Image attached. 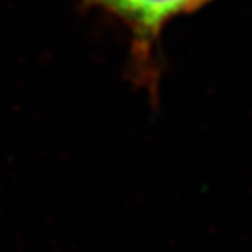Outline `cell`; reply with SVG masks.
Returning a JSON list of instances; mask_svg holds the SVG:
<instances>
[{
	"label": "cell",
	"instance_id": "obj_1",
	"mask_svg": "<svg viewBox=\"0 0 252 252\" xmlns=\"http://www.w3.org/2000/svg\"><path fill=\"white\" fill-rule=\"evenodd\" d=\"M130 28L138 58H151L153 44L172 20L201 9L210 0H94Z\"/></svg>",
	"mask_w": 252,
	"mask_h": 252
}]
</instances>
